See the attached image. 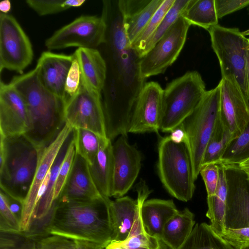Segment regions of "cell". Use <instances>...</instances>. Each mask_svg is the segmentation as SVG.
<instances>
[{"label":"cell","mask_w":249,"mask_h":249,"mask_svg":"<svg viewBox=\"0 0 249 249\" xmlns=\"http://www.w3.org/2000/svg\"><path fill=\"white\" fill-rule=\"evenodd\" d=\"M56 200L49 235L94 242L105 248L114 238L111 200L102 196L87 202Z\"/></svg>","instance_id":"cell-1"},{"label":"cell","mask_w":249,"mask_h":249,"mask_svg":"<svg viewBox=\"0 0 249 249\" xmlns=\"http://www.w3.org/2000/svg\"><path fill=\"white\" fill-rule=\"evenodd\" d=\"M10 83L20 93L26 105L29 126L24 135L38 149L45 148L66 124L64 100L42 85L36 67L14 76Z\"/></svg>","instance_id":"cell-2"},{"label":"cell","mask_w":249,"mask_h":249,"mask_svg":"<svg viewBox=\"0 0 249 249\" xmlns=\"http://www.w3.org/2000/svg\"><path fill=\"white\" fill-rule=\"evenodd\" d=\"M41 150L24 134L0 136V189L24 203L34 179Z\"/></svg>","instance_id":"cell-3"},{"label":"cell","mask_w":249,"mask_h":249,"mask_svg":"<svg viewBox=\"0 0 249 249\" xmlns=\"http://www.w3.org/2000/svg\"><path fill=\"white\" fill-rule=\"evenodd\" d=\"M158 148L157 167L163 186L176 199L188 201L193 196L196 180L187 143H178L167 136L160 139Z\"/></svg>","instance_id":"cell-4"},{"label":"cell","mask_w":249,"mask_h":249,"mask_svg":"<svg viewBox=\"0 0 249 249\" xmlns=\"http://www.w3.org/2000/svg\"><path fill=\"white\" fill-rule=\"evenodd\" d=\"M207 90L200 73L189 71L169 83L163 89L160 130L171 132L199 105Z\"/></svg>","instance_id":"cell-5"},{"label":"cell","mask_w":249,"mask_h":249,"mask_svg":"<svg viewBox=\"0 0 249 249\" xmlns=\"http://www.w3.org/2000/svg\"><path fill=\"white\" fill-rule=\"evenodd\" d=\"M221 85L207 91L194 110L181 124L187 142L196 180L199 174L205 151L220 119Z\"/></svg>","instance_id":"cell-6"},{"label":"cell","mask_w":249,"mask_h":249,"mask_svg":"<svg viewBox=\"0 0 249 249\" xmlns=\"http://www.w3.org/2000/svg\"><path fill=\"white\" fill-rule=\"evenodd\" d=\"M212 47L219 60L222 78L234 77L246 98L249 93L245 75V54L249 44L239 29L218 24L208 30Z\"/></svg>","instance_id":"cell-7"},{"label":"cell","mask_w":249,"mask_h":249,"mask_svg":"<svg viewBox=\"0 0 249 249\" xmlns=\"http://www.w3.org/2000/svg\"><path fill=\"white\" fill-rule=\"evenodd\" d=\"M107 23L105 17L82 15L56 30L46 39L49 50L69 47L96 49L107 42Z\"/></svg>","instance_id":"cell-8"},{"label":"cell","mask_w":249,"mask_h":249,"mask_svg":"<svg viewBox=\"0 0 249 249\" xmlns=\"http://www.w3.org/2000/svg\"><path fill=\"white\" fill-rule=\"evenodd\" d=\"M191 25L181 16L138 64L139 78L162 74L177 60L182 50Z\"/></svg>","instance_id":"cell-9"},{"label":"cell","mask_w":249,"mask_h":249,"mask_svg":"<svg viewBox=\"0 0 249 249\" xmlns=\"http://www.w3.org/2000/svg\"><path fill=\"white\" fill-rule=\"evenodd\" d=\"M32 43L21 26L10 14H0V71L19 74L32 63Z\"/></svg>","instance_id":"cell-10"},{"label":"cell","mask_w":249,"mask_h":249,"mask_svg":"<svg viewBox=\"0 0 249 249\" xmlns=\"http://www.w3.org/2000/svg\"><path fill=\"white\" fill-rule=\"evenodd\" d=\"M64 115L66 123L73 129H87L107 138L102 95L83 84L78 92L65 101Z\"/></svg>","instance_id":"cell-11"},{"label":"cell","mask_w":249,"mask_h":249,"mask_svg":"<svg viewBox=\"0 0 249 249\" xmlns=\"http://www.w3.org/2000/svg\"><path fill=\"white\" fill-rule=\"evenodd\" d=\"M163 89L157 82L145 83L135 96L128 133L158 132L162 115Z\"/></svg>","instance_id":"cell-12"},{"label":"cell","mask_w":249,"mask_h":249,"mask_svg":"<svg viewBox=\"0 0 249 249\" xmlns=\"http://www.w3.org/2000/svg\"><path fill=\"white\" fill-rule=\"evenodd\" d=\"M224 165L228 186L225 227H249V180L237 164Z\"/></svg>","instance_id":"cell-13"},{"label":"cell","mask_w":249,"mask_h":249,"mask_svg":"<svg viewBox=\"0 0 249 249\" xmlns=\"http://www.w3.org/2000/svg\"><path fill=\"white\" fill-rule=\"evenodd\" d=\"M73 130L66 123L55 140L42 149L32 186L23 203L20 220L21 233L27 231L44 182L60 149Z\"/></svg>","instance_id":"cell-14"},{"label":"cell","mask_w":249,"mask_h":249,"mask_svg":"<svg viewBox=\"0 0 249 249\" xmlns=\"http://www.w3.org/2000/svg\"><path fill=\"white\" fill-rule=\"evenodd\" d=\"M114 177L111 196H123L131 189L141 170L142 154L130 144L127 136L121 135L112 144Z\"/></svg>","instance_id":"cell-15"},{"label":"cell","mask_w":249,"mask_h":249,"mask_svg":"<svg viewBox=\"0 0 249 249\" xmlns=\"http://www.w3.org/2000/svg\"><path fill=\"white\" fill-rule=\"evenodd\" d=\"M220 119L235 137L249 122V103L235 78H221Z\"/></svg>","instance_id":"cell-16"},{"label":"cell","mask_w":249,"mask_h":249,"mask_svg":"<svg viewBox=\"0 0 249 249\" xmlns=\"http://www.w3.org/2000/svg\"><path fill=\"white\" fill-rule=\"evenodd\" d=\"M28 126V111L22 96L10 83L6 84L0 80V136L24 134Z\"/></svg>","instance_id":"cell-17"},{"label":"cell","mask_w":249,"mask_h":249,"mask_svg":"<svg viewBox=\"0 0 249 249\" xmlns=\"http://www.w3.org/2000/svg\"><path fill=\"white\" fill-rule=\"evenodd\" d=\"M102 196L92 180L88 163L76 153L69 176L56 200L87 202Z\"/></svg>","instance_id":"cell-18"},{"label":"cell","mask_w":249,"mask_h":249,"mask_svg":"<svg viewBox=\"0 0 249 249\" xmlns=\"http://www.w3.org/2000/svg\"><path fill=\"white\" fill-rule=\"evenodd\" d=\"M73 58V54L45 51L41 54L36 65L42 85L64 100L65 82Z\"/></svg>","instance_id":"cell-19"},{"label":"cell","mask_w":249,"mask_h":249,"mask_svg":"<svg viewBox=\"0 0 249 249\" xmlns=\"http://www.w3.org/2000/svg\"><path fill=\"white\" fill-rule=\"evenodd\" d=\"M164 0H121L118 7L122 27L131 45L156 12Z\"/></svg>","instance_id":"cell-20"},{"label":"cell","mask_w":249,"mask_h":249,"mask_svg":"<svg viewBox=\"0 0 249 249\" xmlns=\"http://www.w3.org/2000/svg\"><path fill=\"white\" fill-rule=\"evenodd\" d=\"M73 54L78 62L83 85L101 94L106 82L107 69L99 51L97 49L79 48Z\"/></svg>","instance_id":"cell-21"},{"label":"cell","mask_w":249,"mask_h":249,"mask_svg":"<svg viewBox=\"0 0 249 249\" xmlns=\"http://www.w3.org/2000/svg\"><path fill=\"white\" fill-rule=\"evenodd\" d=\"M89 170L97 190L104 197H111L114 177V157L111 141L102 140L99 150Z\"/></svg>","instance_id":"cell-22"},{"label":"cell","mask_w":249,"mask_h":249,"mask_svg":"<svg viewBox=\"0 0 249 249\" xmlns=\"http://www.w3.org/2000/svg\"><path fill=\"white\" fill-rule=\"evenodd\" d=\"M178 211L172 199L153 198L146 200L141 209L142 220L145 231L149 234L161 240L164 225Z\"/></svg>","instance_id":"cell-23"},{"label":"cell","mask_w":249,"mask_h":249,"mask_svg":"<svg viewBox=\"0 0 249 249\" xmlns=\"http://www.w3.org/2000/svg\"><path fill=\"white\" fill-rule=\"evenodd\" d=\"M195 215L187 208L178 211L165 224L161 240L170 249H178L185 242L195 225Z\"/></svg>","instance_id":"cell-24"},{"label":"cell","mask_w":249,"mask_h":249,"mask_svg":"<svg viewBox=\"0 0 249 249\" xmlns=\"http://www.w3.org/2000/svg\"><path fill=\"white\" fill-rule=\"evenodd\" d=\"M219 176L214 195L207 196L208 211L206 216L211 221L210 226L218 235L225 230V218L227 198V181L224 164L219 163Z\"/></svg>","instance_id":"cell-25"},{"label":"cell","mask_w":249,"mask_h":249,"mask_svg":"<svg viewBox=\"0 0 249 249\" xmlns=\"http://www.w3.org/2000/svg\"><path fill=\"white\" fill-rule=\"evenodd\" d=\"M110 208L114 231L113 240L124 241L128 237L134 222L137 201L123 196L111 200Z\"/></svg>","instance_id":"cell-26"},{"label":"cell","mask_w":249,"mask_h":249,"mask_svg":"<svg viewBox=\"0 0 249 249\" xmlns=\"http://www.w3.org/2000/svg\"><path fill=\"white\" fill-rule=\"evenodd\" d=\"M178 249H234L206 223H196L184 244Z\"/></svg>","instance_id":"cell-27"},{"label":"cell","mask_w":249,"mask_h":249,"mask_svg":"<svg viewBox=\"0 0 249 249\" xmlns=\"http://www.w3.org/2000/svg\"><path fill=\"white\" fill-rule=\"evenodd\" d=\"M181 17L190 25H197L208 31L218 24L215 0H189Z\"/></svg>","instance_id":"cell-28"},{"label":"cell","mask_w":249,"mask_h":249,"mask_svg":"<svg viewBox=\"0 0 249 249\" xmlns=\"http://www.w3.org/2000/svg\"><path fill=\"white\" fill-rule=\"evenodd\" d=\"M235 138L219 119L207 145L202 165L220 163L226 149Z\"/></svg>","instance_id":"cell-29"},{"label":"cell","mask_w":249,"mask_h":249,"mask_svg":"<svg viewBox=\"0 0 249 249\" xmlns=\"http://www.w3.org/2000/svg\"><path fill=\"white\" fill-rule=\"evenodd\" d=\"M76 153L91 164L100 147L101 137L94 132L82 128L73 129Z\"/></svg>","instance_id":"cell-30"},{"label":"cell","mask_w":249,"mask_h":249,"mask_svg":"<svg viewBox=\"0 0 249 249\" xmlns=\"http://www.w3.org/2000/svg\"><path fill=\"white\" fill-rule=\"evenodd\" d=\"M189 0H175L154 33L146 41L140 58L153 48L181 16Z\"/></svg>","instance_id":"cell-31"},{"label":"cell","mask_w":249,"mask_h":249,"mask_svg":"<svg viewBox=\"0 0 249 249\" xmlns=\"http://www.w3.org/2000/svg\"><path fill=\"white\" fill-rule=\"evenodd\" d=\"M174 1L175 0H163L156 12L131 45V49L134 51L139 58L141 57L146 41L154 33Z\"/></svg>","instance_id":"cell-32"},{"label":"cell","mask_w":249,"mask_h":249,"mask_svg":"<svg viewBox=\"0 0 249 249\" xmlns=\"http://www.w3.org/2000/svg\"><path fill=\"white\" fill-rule=\"evenodd\" d=\"M249 158V122L242 133L230 143L220 163L238 164Z\"/></svg>","instance_id":"cell-33"},{"label":"cell","mask_w":249,"mask_h":249,"mask_svg":"<svg viewBox=\"0 0 249 249\" xmlns=\"http://www.w3.org/2000/svg\"><path fill=\"white\" fill-rule=\"evenodd\" d=\"M26 4L38 15L44 16L79 7L85 0H26Z\"/></svg>","instance_id":"cell-34"},{"label":"cell","mask_w":249,"mask_h":249,"mask_svg":"<svg viewBox=\"0 0 249 249\" xmlns=\"http://www.w3.org/2000/svg\"><path fill=\"white\" fill-rule=\"evenodd\" d=\"M127 249H168L162 241L146 231L128 237L121 241Z\"/></svg>","instance_id":"cell-35"},{"label":"cell","mask_w":249,"mask_h":249,"mask_svg":"<svg viewBox=\"0 0 249 249\" xmlns=\"http://www.w3.org/2000/svg\"><path fill=\"white\" fill-rule=\"evenodd\" d=\"M75 154L73 136L59 170L54 188V198L55 200L59 197L69 176L73 163Z\"/></svg>","instance_id":"cell-36"},{"label":"cell","mask_w":249,"mask_h":249,"mask_svg":"<svg viewBox=\"0 0 249 249\" xmlns=\"http://www.w3.org/2000/svg\"><path fill=\"white\" fill-rule=\"evenodd\" d=\"M0 231L21 232L20 222L10 209L4 195L0 191Z\"/></svg>","instance_id":"cell-37"},{"label":"cell","mask_w":249,"mask_h":249,"mask_svg":"<svg viewBox=\"0 0 249 249\" xmlns=\"http://www.w3.org/2000/svg\"><path fill=\"white\" fill-rule=\"evenodd\" d=\"M82 84V80L80 69L78 62L74 56L73 60L65 82L64 88L65 102L78 92Z\"/></svg>","instance_id":"cell-38"},{"label":"cell","mask_w":249,"mask_h":249,"mask_svg":"<svg viewBox=\"0 0 249 249\" xmlns=\"http://www.w3.org/2000/svg\"><path fill=\"white\" fill-rule=\"evenodd\" d=\"M199 174L204 182L207 196H213L216 192L218 182L219 176L218 164L209 163L202 164Z\"/></svg>","instance_id":"cell-39"},{"label":"cell","mask_w":249,"mask_h":249,"mask_svg":"<svg viewBox=\"0 0 249 249\" xmlns=\"http://www.w3.org/2000/svg\"><path fill=\"white\" fill-rule=\"evenodd\" d=\"M219 236L234 249L249 246V227L240 229L226 228Z\"/></svg>","instance_id":"cell-40"},{"label":"cell","mask_w":249,"mask_h":249,"mask_svg":"<svg viewBox=\"0 0 249 249\" xmlns=\"http://www.w3.org/2000/svg\"><path fill=\"white\" fill-rule=\"evenodd\" d=\"M36 241L38 249H76L74 240L57 235H49Z\"/></svg>","instance_id":"cell-41"},{"label":"cell","mask_w":249,"mask_h":249,"mask_svg":"<svg viewBox=\"0 0 249 249\" xmlns=\"http://www.w3.org/2000/svg\"><path fill=\"white\" fill-rule=\"evenodd\" d=\"M249 5V0H215L218 19Z\"/></svg>","instance_id":"cell-42"},{"label":"cell","mask_w":249,"mask_h":249,"mask_svg":"<svg viewBox=\"0 0 249 249\" xmlns=\"http://www.w3.org/2000/svg\"><path fill=\"white\" fill-rule=\"evenodd\" d=\"M0 190L3 192L5 196L7 204L10 209L18 219L20 222L23 209V203L9 195L1 189H0Z\"/></svg>","instance_id":"cell-43"},{"label":"cell","mask_w":249,"mask_h":249,"mask_svg":"<svg viewBox=\"0 0 249 249\" xmlns=\"http://www.w3.org/2000/svg\"><path fill=\"white\" fill-rule=\"evenodd\" d=\"M170 133L171 134L169 137L175 142L178 143L187 142V135L181 124Z\"/></svg>","instance_id":"cell-44"},{"label":"cell","mask_w":249,"mask_h":249,"mask_svg":"<svg viewBox=\"0 0 249 249\" xmlns=\"http://www.w3.org/2000/svg\"><path fill=\"white\" fill-rule=\"evenodd\" d=\"M76 249H104L102 246L97 243L83 240H74Z\"/></svg>","instance_id":"cell-45"},{"label":"cell","mask_w":249,"mask_h":249,"mask_svg":"<svg viewBox=\"0 0 249 249\" xmlns=\"http://www.w3.org/2000/svg\"><path fill=\"white\" fill-rule=\"evenodd\" d=\"M245 75L249 93V44L248 45L245 54Z\"/></svg>","instance_id":"cell-46"},{"label":"cell","mask_w":249,"mask_h":249,"mask_svg":"<svg viewBox=\"0 0 249 249\" xmlns=\"http://www.w3.org/2000/svg\"><path fill=\"white\" fill-rule=\"evenodd\" d=\"M11 10V3L9 0H2L0 2V13L4 14H8Z\"/></svg>","instance_id":"cell-47"},{"label":"cell","mask_w":249,"mask_h":249,"mask_svg":"<svg viewBox=\"0 0 249 249\" xmlns=\"http://www.w3.org/2000/svg\"><path fill=\"white\" fill-rule=\"evenodd\" d=\"M105 249H127L121 241L112 240L105 248Z\"/></svg>","instance_id":"cell-48"},{"label":"cell","mask_w":249,"mask_h":249,"mask_svg":"<svg viewBox=\"0 0 249 249\" xmlns=\"http://www.w3.org/2000/svg\"><path fill=\"white\" fill-rule=\"evenodd\" d=\"M237 165L239 168L245 173L248 179L249 180V158Z\"/></svg>","instance_id":"cell-49"},{"label":"cell","mask_w":249,"mask_h":249,"mask_svg":"<svg viewBox=\"0 0 249 249\" xmlns=\"http://www.w3.org/2000/svg\"><path fill=\"white\" fill-rule=\"evenodd\" d=\"M6 249H38L36 241L34 240L30 243L21 247Z\"/></svg>","instance_id":"cell-50"},{"label":"cell","mask_w":249,"mask_h":249,"mask_svg":"<svg viewBox=\"0 0 249 249\" xmlns=\"http://www.w3.org/2000/svg\"><path fill=\"white\" fill-rule=\"evenodd\" d=\"M242 34L244 36L249 35V29L242 32Z\"/></svg>","instance_id":"cell-51"},{"label":"cell","mask_w":249,"mask_h":249,"mask_svg":"<svg viewBox=\"0 0 249 249\" xmlns=\"http://www.w3.org/2000/svg\"><path fill=\"white\" fill-rule=\"evenodd\" d=\"M241 249H249V246L243 247Z\"/></svg>","instance_id":"cell-52"},{"label":"cell","mask_w":249,"mask_h":249,"mask_svg":"<svg viewBox=\"0 0 249 249\" xmlns=\"http://www.w3.org/2000/svg\"><path fill=\"white\" fill-rule=\"evenodd\" d=\"M248 10L249 13V7L248 8Z\"/></svg>","instance_id":"cell-53"}]
</instances>
